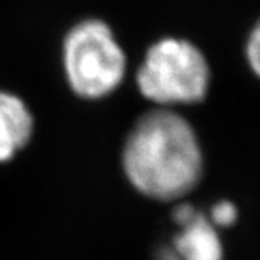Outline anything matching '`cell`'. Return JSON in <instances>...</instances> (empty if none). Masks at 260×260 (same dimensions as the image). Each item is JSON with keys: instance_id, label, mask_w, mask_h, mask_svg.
I'll return each mask as SVG.
<instances>
[{"instance_id": "277c9868", "label": "cell", "mask_w": 260, "mask_h": 260, "mask_svg": "<svg viewBox=\"0 0 260 260\" xmlns=\"http://www.w3.org/2000/svg\"><path fill=\"white\" fill-rule=\"evenodd\" d=\"M33 119L27 105L14 94L0 91V163L11 160L28 143Z\"/></svg>"}, {"instance_id": "6da1fadb", "label": "cell", "mask_w": 260, "mask_h": 260, "mask_svg": "<svg viewBox=\"0 0 260 260\" xmlns=\"http://www.w3.org/2000/svg\"><path fill=\"white\" fill-rule=\"evenodd\" d=\"M122 166L144 196L174 201L188 194L202 177V152L193 127L166 110L144 115L130 132Z\"/></svg>"}, {"instance_id": "7a4b0ae2", "label": "cell", "mask_w": 260, "mask_h": 260, "mask_svg": "<svg viewBox=\"0 0 260 260\" xmlns=\"http://www.w3.org/2000/svg\"><path fill=\"white\" fill-rule=\"evenodd\" d=\"M209 82V64L201 50L176 38L155 43L137 74L141 94L161 105L201 102Z\"/></svg>"}, {"instance_id": "8992f818", "label": "cell", "mask_w": 260, "mask_h": 260, "mask_svg": "<svg viewBox=\"0 0 260 260\" xmlns=\"http://www.w3.org/2000/svg\"><path fill=\"white\" fill-rule=\"evenodd\" d=\"M237 209L231 201H221L212 207L210 221L213 222L215 228H228L232 226L237 221Z\"/></svg>"}, {"instance_id": "5b68a950", "label": "cell", "mask_w": 260, "mask_h": 260, "mask_svg": "<svg viewBox=\"0 0 260 260\" xmlns=\"http://www.w3.org/2000/svg\"><path fill=\"white\" fill-rule=\"evenodd\" d=\"M173 249L180 260H222V245L216 228L201 212L180 226Z\"/></svg>"}, {"instance_id": "3957f363", "label": "cell", "mask_w": 260, "mask_h": 260, "mask_svg": "<svg viewBox=\"0 0 260 260\" xmlns=\"http://www.w3.org/2000/svg\"><path fill=\"white\" fill-rule=\"evenodd\" d=\"M63 61L71 88L86 99L110 94L125 74L124 52L101 21H85L68 33Z\"/></svg>"}, {"instance_id": "ba28073f", "label": "cell", "mask_w": 260, "mask_h": 260, "mask_svg": "<svg viewBox=\"0 0 260 260\" xmlns=\"http://www.w3.org/2000/svg\"><path fill=\"white\" fill-rule=\"evenodd\" d=\"M157 260H180L173 248H163L157 254Z\"/></svg>"}, {"instance_id": "52a82bcc", "label": "cell", "mask_w": 260, "mask_h": 260, "mask_svg": "<svg viewBox=\"0 0 260 260\" xmlns=\"http://www.w3.org/2000/svg\"><path fill=\"white\" fill-rule=\"evenodd\" d=\"M246 57H248V63L252 68V71L260 77V21L255 24V27L252 28L249 38H248Z\"/></svg>"}]
</instances>
